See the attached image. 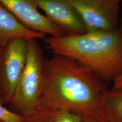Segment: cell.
Masks as SVG:
<instances>
[{
    "label": "cell",
    "mask_w": 122,
    "mask_h": 122,
    "mask_svg": "<svg viewBox=\"0 0 122 122\" xmlns=\"http://www.w3.org/2000/svg\"><path fill=\"white\" fill-rule=\"evenodd\" d=\"M45 43L56 55L76 61L106 83L122 74V24L112 31L50 36Z\"/></svg>",
    "instance_id": "2"
},
{
    "label": "cell",
    "mask_w": 122,
    "mask_h": 122,
    "mask_svg": "<svg viewBox=\"0 0 122 122\" xmlns=\"http://www.w3.org/2000/svg\"><path fill=\"white\" fill-rule=\"evenodd\" d=\"M106 83L76 61L56 55L45 59V80L38 107L81 114L100 112Z\"/></svg>",
    "instance_id": "1"
},
{
    "label": "cell",
    "mask_w": 122,
    "mask_h": 122,
    "mask_svg": "<svg viewBox=\"0 0 122 122\" xmlns=\"http://www.w3.org/2000/svg\"><path fill=\"white\" fill-rule=\"evenodd\" d=\"M23 116L14 112L0 103V120L3 122H23Z\"/></svg>",
    "instance_id": "11"
},
{
    "label": "cell",
    "mask_w": 122,
    "mask_h": 122,
    "mask_svg": "<svg viewBox=\"0 0 122 122\" xmlns=\"http://www.w3.org/2000/svg\"><path fill=\"white\" fill-rule=\"evenodd\" d=\"M83 122H108L102 114L98 111L83 114Z\"/></svg>",
    "instance_id": "12"
},
{
    "label": "cell",
    "mask_w": 122,
    "mask_h": 122,
    "mask_svg": "<svg viewBox=\"0 0 122 122\" xmlns=\"http://www.w3.org/2000/svg\"><path fill=\"white\" fill-rule=\"evenodd\" d=\"M39 9L64 36H77L86 33L84 23L70 0H35Z\"/></svg>",
    "instance_id": "6"
},
{
    "label": "cell",
    "mask_w": 122,
    "mask_h": 122,
    "mask_svg": "<svg viewBox=\"0 0 122 122\" xmlns=\"http://www.w3.org/2000/svg\"><path fill=\"white\" fill-rule=\"evenodd\" d=\"M0 3L30 30L51 37L64 36L58 28L39 11L35 0H0Z\"/></svg>",
    "instance_id": "7"
},
{
    "label": "cell",
    "mask_w": 122,
    "mask_h": 122,
    "mask_svg": "<svg viewBox=\"0 0 122 122\" xmlns=\"http://www.w3.org/2000/svg\"><path fill=\"white\" fill-rule=\"evenodd\" d=\"M28 39L15 37L2 48L0 54V103L9 105L27 63Z\"/></svg>",
    "instance_id": "4"
},
{
    "label": "cell",
    "mask_w": 122,
    "mask_h": 122,
    "mask_svg": "<svg viewBox=\"0 0 122 122\" xmlns=\"http://www.w3.org/2000/svg\"><path fill=\"white\" fill-rule=\"evenodd\" d=\"M0 122H2V121H1V120H0Z\"/></svg>",
    "instance_id": "15"
},
{
    "label": "cell",
    "mask_w": 122,
    "mask_h": 122,
    "mask_svg": "<svg viewBox=\"0 0 122 122\" xmlns=\"http://www.w3.org/2000/svg\"><path fill=\"white\" fill-rule=\"evenodd\" d=\"M114 87L122 88V74L113 81Z\"/></svg>",
    "instance_id": "13"
},
{
    "label": "cell",
    "mask_w": 122,
    "mask_h": 122,
    "mask_svg": "<svg viewBox=\"0 0 122 122\" xmlns=\"http://www.w3.org/2000/svg\"><path fill=\"white\" fill-rule=\"evenodd\" d=\"M84 24L86 32L112 31L119 27L122 0H70Z\"/></svg>",
    "instance_id": "5"
},
{
    "label": "cell",
    "mask_w": 122,
    "mask_h": 122,
    "mask_svg": "<svg viewBox=\"0 0 122 122\" xmlns=\"http://www.w3.org/2000/svg\"><path fill=\"white\" fill-rule=\"evenodd\" d=\"M23 117V122H83V114L80 112L42 107H37Z\"/></svg>",
    "instance_id": "9"
},
{
    "label": "cell",
    "mask_w": 122,
    "mask_h": 122,
    "mask_svg": "<svg viewBox=\"0 0 122 122\" xmlns=\"http://www.w3.org/2000/svg\"><path fill=\"white\" fill-rule=\"evenodd\" d=\"M100 112L108 122H122V88L107 91Z\"/></svg>",
    "instance_id": "10"
},
{
    "label": "cell",
    "mask_w": 122,
    "mask_h": 122,
    "mask_svg": "<svg viewBox=\"0 0 122 122\" xmlns=\"http://www.w3.org/2000/svg\"><path fill=\"white\" fill-rule=\"evenodd\" d=\"M45 71V59L37 39H30L25 67L9 105L10 110L25 116L37 109L44 87Z\"/></svg>",
    "instance_id": "3"
},
{
    "label": "cell",
    "mask_w": 122,
    "mask_h": 122,
    "mask_svg": "<svg viewBox=\"0 0 122 122\" xmlns=\"http://www.w3.org/2000/svg\"><path fill=\"white\" fill-rule=\"evenodd\" d=\"M2 48H3V46H2V45H1V44H0V54H1V51H2Z\"/></svg>",
    "instance_id": "14"
},
{
    "label": "cell",
    "mask_w": 122,
    "mask_h": 122,
    "mask_svg": "<svg viewBox=\"0 0 122 122\" xmlns=\"http://www.w3.org/2000/svg\"><path fill=\"white\" fill-rule=\"evenodd\" d=\"M45 35L33 31L20 22L13 14L0 3V44L4 46L15 37L40 39Z\"/></svg>",
    "instance_id": "8"
}]
</instances>
